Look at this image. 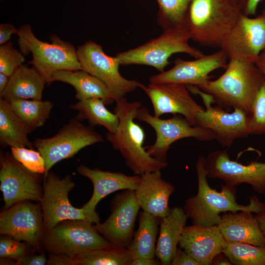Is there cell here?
Listing matches in <instances>:
<instances>
[{
  "label": "cell",
  "mask_w": 265,
  "mask_h": 265,
  "mask_svg": "<svg viewBox=\"0 0 265 265\" xmlns=\"http://www.w3.org/2000/svg\"><path fill=\"white\" fill-rule=\"evenodd\" d=\"M198 191L196 195L185 201L184 210L193 224L202 226L217 225L220 213L250 211L257 213L265 209V204L256 196H250L247 205L238 204L236 200V186L225 184L220 191L212 188L207 180L205 158L199 156L196 163Z\"/></svg>",
  "instance_id": "6da1fadb"
},
{
  "label": "cell",
  "mask_w": 265,
  "mask_h": 265,
  "mask_svg": "<svg viewBox=\"0 0 265 265\" xmlns=\"http://www.w3.org/2000/svg\"><path fill=\"white\" fill-rule=\"evenodd\" d=\"M115 102L114 113L119 123L114 132L106 134V140L114 150L119 151L126 165L135 175L161 171L168 163L157 160L148 153L143 147L144 131L134 122L141 102H128L125 97Z\"/></svg>",
  "instance_id": "7a4b0ae2"
},
{
  "label": "cell",
  "mask_w": 265,
  "mask_h": 265,
  "mask_svg": "<svg viewBox=\"0 0 265 265\" xmlns=\"http://www.w3.org/2000/svg\"><path fill=\"white\" fill-rule=\"evenodd\" d=\"M242 14L237 0H192L185 25L194 42L221 48Z\"/></svg>",
  "instance_id": "3957f363"
},
{
  "label": "cell",
  "mask_w": 265,
  "mask_h": 265,
  "mask_svg": "<svg viewBox=\"0 0 265 265\" xmlns=\"http://www.w3.org/2000/svg\"><path fill=\"white\" fill-rule=\"evenodd\" d=\"M265 78L254 63L229 60L224 73L198 87L221 107L239 108L249 116Z\"/></svg>",
  "instance_id": "277c9868"
},
{
  "label": "cell",
  "mask_w": 265,
  "mask_h": 265,
  "mask_svg": "<svg viewBox=\"0 0 265 265\" xmlns=\"http://www.w3.org/2000/svg\"><path fill=\"white\" fill-rule=\"evenodd\" d=\"M21 52L24 54L31 53L32 59L28 62L45 79L47 84L52 82V76L59 70H81L78 59L77 49L68 42L53 34L51 43L38 39L28 24L22 26L16 34Z\"/></svg>",
  "instance_id": "5b68a950"
},
{
  "label": "cell",
  "mask_w": 265,
  "mask_h": 265,
  "mask_svg": "<svg viewBox=\"0 0 265 265\" xmlns=\"http://www.w3.org/2000/svg\"><path fill=\"white\" fill-rule=\"evenodd\" d=\"M190 33L186 26L164 30L161 34L135 48L118 53L121 65H144L154 67L160 72L170 64L174 53H185L196 58L205 54L189 44Z\"/></svg>",
  "instance_id": "8992f818"
},
{
  "label": "cell",
  "mask_w": 265,
  "mask_h": 265,
  "mask_svg": "<svg viewBox=\"0 0 265 265\" xmlns=\"http://www.w3.org/2000/svg\"><path fill=\"white\" fill-rule=\"evenodd\" d=\"M111 245L96 230L93 223L83 219L59 222L44 233L41 241L42 250L48 254H63L74 258L89 250Z\"/></svg>",
  "instance_id": "52a82bcc"
},
{
  "label": "cell",
  "mask_w": 265,
  "mask_h": 265,
  "mask_svg": "<svg viewBox=\"0 0 265 265\" xmlns=\"http://www.w3.org/2000/svg\"><path fill=\"white\" fill-rule=\"evenodd\" d=\"M80 122L75 117L63 125L53 136L34 140V148L45 160L46 172L44 176L59 161L73 157L88 146L105 142L103 136L92 126H85Z\"/></svg>",
  "instance_id": "ba28073f"
},
{
  "label": "cell",
  "mask_w": 265,
  "mask_h": 265,
  "mask_svg": "<svg viewBox=\"0 0 265 265\" xmlns=\"http://www.w3.org/2000/svg\"><path fill=\"white\" fill-rule=\"evenodd\" d=\"M135 119L147 123L155 130V142L145 148L151 157L161 161H166L167 151L172 143L178 140L191 137L210 141L216 138L212 131L192 125L181 115L174 114L172 118L162 119L151 115L147 108L141 106L137 109Z\"/></svg>",
  "instance_id": "9c48e42d"
},
{
  "label": "cell",
  "mask_w": 265,
  "mask_h": 265,
  "mask_svg": "<svg viewBox=\"0 0 265 265\" xmlns=\"http://www.w3.org/2000/svg\"><path fill=\"white\" fill-rule=\"evenodd\" d=\"M43 181V195L40 204L44 233L66 219H83L93 224L99 223L82 208H75L70 203L68 194L75 186L71 175L60 178L53 172L49 171L44 176Z\"/></svg>",
  "instance_id": "30bf717a"
},
{
  "label": "cell",
  "mask_w": 265,
  "mask_h": 265,
  "mask_svg": "<svg viewBox=\"0 0 265 265\" xmlns=\"http://www.w3.org/2000/svg\"><path fill=\"white\" fill-rule=\"evenodd\" d=\"M186 86L190 92L202 97L205 106V109L196 114V126L212 131L221 145L230 147L236 139L250 134L249 115L244 111L235 108L233 112H228L220 106H212L211 105L213 101L211 96L195 85Z\"/></svg>",
  "instance_id": "8fae6325"
},
{
  "label": "cell",
  "mask_w": 265,
  "mask_h": 265,
  "mask_svg": "<svg viewBox=\"0 0 265 265\" xmlns=\"http://www.w3.org/2000/svg\"><path fill=\"white\" fill-rule=\"evenodd\" d=\"M77 54L83 70L102 80L113 94L115 102L139 87L141 83L124 78L119 71L117 58L107 55L103 48L93 41L77 47Z\"/></svg>",
  "instance_id": "7c38bea8"
},
{
  "label": "cell",
  "mask_w": 265,
  "mask_h": 265,
  "mask_svg": "<svg viewBox=\"0 0 265 265\" xmlns=\"http://www.w3.org/2000/svg\"><path fill=\"white\" fill-rule=\"evenodd\" d=\"M0 182L4 209L21 201H41V174L28 170L8 152H0Z\"/></svg>",
  "instance_id": "4fadbf2b"
},
{
  "label": "cell",
  "mask_w": 265,
  "mask_h": 265,
  "mask_svg": "<svg viewBox=\"0 0 265 265\" xmlns=\"http://www.w3.org/2000/svg\"><path fill=\"white\" fill-rule=\"evenodd\" d=\"M44 233L43 214L40 203L18 202L0 213V234L42 250L41 241ZM43 251V250H42Z\"/></svg>",
  "instance_id": "5bb4252c"
},
{
  "label": "cell",
  "mask_w": 265,
  "mask_h": 265,
  "mask_svg": "<svg viewBox=\"0 0 265 265\" xmlns=\"http://www.w3.org/2000/svg\"><path fill=\"white\" fill-rule=\"evenodd\" d=\"M140 207L134 190L125 189L115 195L110 203L111 213L96 230L115 247L127 248L132 241Z\"/></svg>",
  "instance_id": "9a60e30c"
},
{
  "label": "cell",
  "mask_w": 265,
  "mask_h": 265,
  "mask_svg": "<svg viewBox=\"0 0 265 265\" xmlns=\"http://www.w3.org/2000/svg\"><path fill=\"white\" fill-rule=\"evenodd\" d=\"M220 49L229 60L255 63L265 49V15L252 18L242 13Z\"/></svg>",
  "instance_id": "2e32d148"
},
{
  "label": "cell",
  "mask_w": 265,
  "mask_h": 265,
  "mask_svg": "<svg viewBox=\"0 0 265 265\" xmlns=\"http://www.w3.org/2000/svg\"><path fill=\"white\" fill-rule=\"evenodd\" d=\"M208 178L218 179L235 186L245 183L257 193H265V162L243 164L230 159L226 150L211 152L205 158Z\"/></svg>",
  "instance_id": "e0dca14e"
},
{
  "label": "cell",
  "mask_w": 265,
  "mask_h": 265,
  "mask_svg": "<svg viewBox=\"0 0 265 265\" xmlns=\"http://www.w3.org/2000/svg\"><path fill=\"white\" fill-rule=\"evenodd\" d=\"M227 59V54L222 49L193 60L178 58L174 60V65L171 69L151 76L149 82L178 83L200 87L210 80L211 72L220 68L226 69L228 66Z\"/></svg>",
  "instance_id": "ac0fdd59"
},
{
  "label": "cell",
  "mask_w": 265,
  "mask_h": 265,
  "mask_svg": "<svg viewBox=\"0 0 265 265\" xmlns=\"http://www.w3.org/2000/svg\"><path fill=\"white\" fill-rule=\"evenodd\" d=\"M141 88L153 105L154 116L165 113L180 114L192 125L196 126L197 113L204 108L191 96L186 85L178 83H142Z\"/></svg>",
  "instance_id": "d6986e66"
},
{
  "label": "cell",
  "mask_w": 265,
  "mask_h": 265,
  "mask_svg": "<svg viewBox=\"0 0 265 265\" xmlns=\"http://www.w3.org/2000/svg\"><path fill=\"white\" fill-rule=\"evenodd\" d=\"M77 172L88 178L92 183L93 192L91 198L82 208L98 222L100 218L95 211L98 203L107 195L118 190H135L140 180V176H128L121 172L104 171L99 168L91 169L80 164L77 168Z\"/></svg>",
  "instance_id": "ffe728a7"
},
{
  "label": "cell",
  "mask_w": 265,
  "mask_h": 265,
  "mask_svg": "<svg viewBox=\"0 0 265 265\" xmlns=\"http://www.w3.org/2000/svg\"><path fill=\"white\" fill-rule=\"evenodd\" d=\"M224 242L217 225L193 224L185 227L179 245L200 265H211L214 257L222 252Z\"/></svg>",
  "instance_id": "44dd1931"
},
{
  "label": "cell",
  "mask_w": 265,
  "mask_h": 265,
  "mask_svg": "<svg viewBox=\"0 0 265 265\" xmlns=\"http://www.w3.org/2000/svg\"><path fill=\"white\" fill-rule=\"evenodd\" d=\"M174 190L173 185L163 180L160 171H158L146 172L140 175L134 192L143 211L162 218L170 212L169 199Z\"/></svg>",
  "instance_id": "7402d4cb"
},
{
  "label": "cell",
  "mask_w": 265,
  "mask_h": 265,
  "mask_svg": "<svg viewBox=\"0 0 265 265\" xmlns=\"http://www.w3.org/2000/svg\"><path fill=\"white\" fill-rule=\"evenodd\" d=\"M217 226L225 240L265 247V236L250 211L228 212L221 215Z\"/></svg>",
  "instance_id": "603a6c76"
},
{
  "label": "cell",
  "mask_w": 265,
  "mask_h": 265,
  "mask_svg": "<svg viewBox=\"0 0 265 265\" xmlns=\"http://www.w3.org/2000/svg\"><path fill=\"white\" fill-rule=\"evenodd\" d=\"M188 218L184 209L179 207L171 208L166 216L160 218V231L155 255L161 264L170 265Z\"/></svg>",
  "instance_id": "cb8c5ba5"
},
{
  "label": "cell",
  "mask_w": 265,
  "mask_h": 265,
  "mask_svg": "<svg viewBox=\"0 0 265 265\" xmlns=\"http://www.w3.org/2000/svg\"><path fill=\"white\" fill-rule=\"evenodd\" d=\"M46 84L45 79L33 67L23 64L9 77L0 97L9 103L18 99L41 100Z\"/></svg>",
  "instance_id": "d4e9b609"
},
{
  "label": "cell",
  "mask_w": 265,
  "mask_h": 265,
  "mask_svg": "<svg viewBox=\"0 0 265 265\" xmlns=\"http://www.w3.org/2000/svg\"><path fill=\"white\" fill-rule=\"evenodd\" d=\"M52 81L73 86L76 90V99L79 101L99 98L105 104L115 101L113 94L102 80L83 70L57 71L53 74Z\"/></svg>",
  "instance_id": "484cf974"
},
{
  "label": "cell",
  "mask_w": 265,
  "mask_h": 265,
  "mask_svg": "<svg viewBox=\"0 0 265 265\" xmlns=\"http://www.w3.org/2000/svg\"><path fill=\"white\" fill-rule=\"evenodd\" d=\"M28 132L16 114L10 103L0 97V144L4 148L27 147L34 148L28 138Z\"/></svg>",
  "instance_id": "4316f807"
},
{
  "label": "cell",
  "mask_w": 265,
  "mask_h": 265,
  "mask_svg": "<svg viewBox=\"0 0 265 265\" xmlns=\"http://www.w3.org/2000/svg\"><path fill=\"white\" fill-rule=\"evenodd\" d=\"M138 219V229L134 232L132 239L127 248L132 253L133 259H155L160 218L142 211L139 213Z\"/></svg>",
  "instance_id": "83f0119b"
},
{
  "label": "cell",
  "mask_w": 265,
  "mask_h": 265,
  "mask_svg": "<svg viewBox=\"0 0 265 265\" xmlns=\"http://www.w3.org/2000/svg\"><path fill=\"white\" fill-rule=\"evenodd\" d=\"M105 105L101 99L91 98L79 101L69 107L78 111L76 117L80 121L87 119L91 126H103L108 132L113 133L118 126L119 120L115 113L107 109Z\"/></svg>",
  "instance_id": "f1b7e54d"
},
{
  "label": "cell",
  "mask_w": 265,
  "mask_h": 265,
  "mask_svg": "<svg viewBox=\"0 0 265 265\" xmlns=\"http://www.w3.org/2000/svg\"><path fill=\"white\" fill-rule=\"evenodd\" d=\"M10 104L29 133L44 124L53 106L50 101L42 100L18 99Z\"/></svg>",
  "instance_id": "f546056e"
},
{
  "label": "cell",
  "mask_w": 265,
  "mask_h": 265,
  "mask_svg": "<svg viewBox=\"0 0 265 265\" xmlns=\"http://www.w3.org/2000/svg\"><path fill=\"white\" fill-rule=\"evenodd\" d=\"M133 259L127 248L112 245L89 250L76 257L78 265H129Z\"/></svg>",
  "instance_id": "4dcf8cb0"
},
{
  "label": "cell",
  "mask_w": 265,
  "mask_h": 265,
  "mask_svg": "<svg viewBox=\"0 0 265 265\" xmlns=\"http://www.w3.org/2000/svg\"><path fill=\"white\" fill-rule=\"evenodd\" d=\"M159 6L157 22L163 30L186 26L192 0H157Z\"/></svg>",
  "instance_id": "1f68e13d"
},
{
  "label": "cell",
  "mask_w": 265,
  "mask_h": 265,
  "mask_svg": "<svg viewBox=\"0 0 265 265\" xmlns=\"http://www.w3.org/2000/svg\"><path fill=\"white\" fill-rule=\"evenodd\" d=\"M234 265H265V247L225 240L222 252Z\"/></svg>",
  "instance_id": "d6a6232c"
},
{
  "label": "cell",
  "mask_w": 265,
  "mask_h": 265,
  "mask_svg": "<svg viewBox=\"0 0 265 265\" xmlns=\"http://www.w3.org/2000/svg\"><path fill=\"white\" fill-rule=\"evenodd\" d=\"M248 126L250 134L265 133V80L254 98Z\"/></svg>",
  "instance_id": "836d02e7"
},
{
  "label": "cell",
  "mask_w": 265,
  "mask_h": 265,
  "mask_svg": "<svg viewBox=\"0 0 265 265\" xmlns=\"http://www.w3.org/2000/svg\"><path fill=\"white\" fill-rule=\"evenodd\" d=\"M10 148L12 156L28 170L36 174H45V160L38 151L25 147Z\"/></svg>",
  "instance_id": "e575fe53"
},
{
  "label": "cell",
  "mask_w": 265,
  "mask_h": 265,
  "mask_svg": "<svg viewBox=\"0 0 265 265\" xmlns=\"http://www.w3.org/2000/svg\"><path fill=\"white\" fill-rule=\"evenodd\" d=\"M24 54L8 41L0 46V73L10 77L25 61Z\"/></svg>",
  "instance_id": "d590c367"
},
{
  "label": "cell",
  "mask_w": 265,
  "mask_h": 265,
  "mask_svg": "<svg viewBox=\"0 0 265 265\" xmlns=\"http://www.w3.org/2000/svg\"><path fill=\"white\" fill-rule=\"evenodd\" d=\"M32 249L34 248L29 244L22 242L11 237L6 235L0 237V258L17 260L33 252Z\"/></svg>",
  "instance_id": "8d00e7d4"
},
{
  "label": "cell",
  "mask_w": 265,
  "mask_h": 265,
  "mask_svg": "<svg viewBox=\"0 0 265 265\" xmlns=\"http://www.w3.org/2000/svg\"><path fill=\"white\" fill-rule=\"evenodd\" d=\"M47 262L44 253L36 254L33 252L17 259L16 265H45Z\"/></svg>",
  "instance_id": "74e56055"
},
{
  "label": "cell",
  "mask_w": 265,
  "mask_h": 265,
  "mask_svg": "<svg viewBox=\"0 0 265 265\" xmlns=\"http://www.w3.org/2000/svg\"><path fill=\"white\" fill-rule=\"evenodd\" d=\"M47 265H78L76 258L63 254H49Z\"/></svg>",
  "instance_id": "f35d334b"
},
{
  "label": "cell",
  "mask_w": 265,
  "mask_h": 265,
  "mask_svg": "<svg viewBox=\"0 0 265 265\" xmlns=\"http://www.w3.org/2000/svg\"><path fill=\"white\" fill-rule=\"evenodd\" d=\"M170 265H200L181 247L177 248Z\"/></svg>",
  "instance_id": "ab89813d"
},
{
  "label": "cell",
  "mask_w": 265,
  "mask_h": 265,
  "mask_svg": "<svg viewBox=\"0 0 265 265\" xmlns=\"http://www.w3.org/2000/svg\"><path fill=\"white\" fill-rule=\"evenodd\" d=\"M242 13L247 16L256 14L258 4L262 0H237Z\"/></svg>",
  "instance_id": "60d3db41"
},
{
  "label": "cell",
  "mask_w": 265,
  "mask_h": 265,
  "mask_svg": "<svg viewBox=\"0 0 265 265\" xmlns=\"http://www.w3.org/2000/svg\"><path fill=\"white\" fill-rule=\"evenodd\" d=\"M19 29H17L11 24H1L0 25V45L8 42L11 35L17 34Z\"/></svg>",
  "instance_id": "b9f144b4"
},
{
  "label": "cell",
  "mask_w": 265,
  "mask_h": 265,
  "mask_svg": "<svg viewBox=\"0 0 265 265\" xmlns=\"http://www.w3.org/2000/svg\"><path fill=\"white\" fill-rule=\"evenodd\" d=\"M211 265H233L228 257L223 252L219 253L214 257L212 262Z\"/></svg>",
  "instance_id": "7bdbcfd3"
},
{
  "label": "cell",
  "mask_w": 265,
  "mask_h": 265,
  "mask_svg": "<svg viewBox=\"0 0 265 265\" xmlns=\"http://www.w3.org/2000/svg\"><path fill=\"white\" fill-rule=\"evenodd\" d=\"M158 264L155 259L139 257L133 259L129 265H155Z\"/></svg>",
  "instance_id": "ee69618b"
},
{
  "label": "cell",
  "mask_w": 265,
  "mask_h": 265,
  "mask_svg": "<svg viewBox=\"0 0 265 265\" xmlns=\"http://www.w3.org/2000/svg\"><path fill=\"white\" fill-rule=\"evenodd\" d=\"M255 64L265 78V49L259 54Z\"/></svg>",
  "instance_id": "f6af8a7d"
},
{
  "label": "cell",
  "mask_w": 265,
  "mask_h": 265,
  "mask_svg": "<svg viewBox=\"0 0 265 265\" xmlns=\"http://www.w3.org/2000/svg\"><path fill=\"white\" fill-rule=\"evenodd\" d=\"M255 216L258 221L260 228L265 236V209L256 213Z\"/></svg>",
  "instance_id": "bcb514c9"
},
{
  "label": "cell",
  "mask_w": 265,
  "mask_h": 265,
  "mask_svg": "<svg viewBox=\"0 0 265 265\" xmlns=\"http://www.w3.org/2000/svg\"><path fill=\"white\" fill-rule=\"evenodd\" d=\"M9 80V77L5 74L0 73V94L1 93L6 87Z\"/></svg>",
  "instance_id": "7dc6e473"
},
{
  "label": "cell",
  "mask_w": 265,
  "mask_h": 265,
  "mask_svg": "<svg viewBox=\"0 0 265 265\" xmlns=\"http://www.w3.org/2000/svg\"><path fill=\"white\" fill-rule=\"evenodd\" d=\"M261 14H262L265 15V9L262 11Z\"/></svg>",
  "instance_id": "c3c4849f"
}]
</instances>
